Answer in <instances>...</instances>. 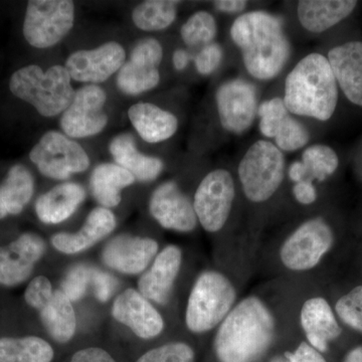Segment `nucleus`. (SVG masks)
Listing matches in <instances>:
<instances>
[{
    "label": "nucleus",
    "instance_id": "obj_1",
    "mask_svg": "<svg viewBox=\"0 0 362 362\" xmlns=\"http://www.w3.org/2000/svg\"><path fill=\"white\" fill-rule=\"evenodd\" d=\"M276 322L267 305L249 296L233 306L218 325L214 354L220 362H256L270 349Z\"/></svg>",
    "mask_w": 362,
    "mask_h": 362
},
{
    "label": "nucleus",
    "instance_id": "obj_2",
    "mask_svg": "<svg viewBox=\"0 0 362 362\" xmlns=\"http://www.w3.org/2000/svg\"><path fill=\"white\" fill-rule=\"evenodd\" d=\"M230 37L242 52L247 73L258 80L277 77L291 54L282 18L267 11L242 14L233 21Z\"/></svg>",
    "mask_w": 362,
    "mask_h": 362
},
{
    "label": "nucleus",
    "instance_id": "obj_3",
    "mask_svg": "<svg viewBox=\"0 0 362 362\" xmlns=\"http://www.w3.org/2000/svg\"><path fill=\"white\" fill-rule=\"evenodd\" d=\"M283 101L293 115L329 120L337 109L338 89L327 58L313 52L302 59L286 78Z\"/></svg>",
    "mask_w": 362,
    "mask_h": 362
},
{
    "label": "nucleus",
    "instance_id": "obj_4",
    "mask_svg": "<svg viewBox=\"0 0 362 362\" xmlns=\"http://www.w3.org/2000/svg\"><path fill=\"white\" fill-rule=\"evenodd\" d=\"M65 66L42 71L39 66H23L11 76L9 89L14 96L32 105L40 115L58 116L70 106L75 96Z\"/></svg>",
    "mask_w": 362,
    "mask_h": 362
},
{
    "label": "nucleus",
    "instance_id": "obj_5",
    "mask_svg": "<svg viewBox=\"0 0 362 362\" xmlns=\"http://www.w3.org/2000/svg\"><path fill=\"white\" fill-rule=\"evenodd\" d=\"M237 299L235 286L223 274L206 271L195 281L188 298L185 323L194 333H204L223 322Z\"/></svg>",
    "mask_w": 362,
    "mask_h": 362
},
{
    "label": "nucleus",
    "instance_id": "obj_6",
    "mask_svg": "<svg viewBox=\"0 0 362 362\" xmlns=\"http://www.w3.org/2000/svg\"><path fill=\"white\" fill-rule=\"evenodd\" d=\"M285 157L275 144L259 140L247 149L238 168L244 194L252 202L270 199L284 180Z\"/></svg>",
    "mask_w": 362,
    "mask_h": 362
},
{
    "label": "nucleus",
    "instance_id": "obj_7",
    "mask_svg": "<svg viewBox=\"0 0 362 362\" xmlns=\"http://www.w3.org/2000/svg\"><path fill=\"white\" fill-rule=\"evenodd\" d=\"M75 21V4L69 0H33L28 4L23 33L37 49L58 45L70 33Z\"/></svg>",
    "mask_w": 362,
    "mask_h": 362
},
{
    "label": "nucleus",
    "instance_id": "obj_8",
    "mask_svg": "<svg viewBox=\"0 0 362 362\" xmlns=\"http://www.w3.org/2000/svg\"><path fill=\"white\" fill-rule=\"evenodd\" d=\"M26 303L39 311L45 329L52 339L66 343L74 337L77 320L71 301L62 290H54L49 279H33L25 292Z\"/></svg>",
    "mask_w": 362,
    "mask_h": 362
},
{
    "label": "nucleus",
    "instance_id": "obj_9",
    "mask_svg": "<svg viewBox=\"0 0 362 362\" xmlns=\"http://www.w3.org/2000/svg\"><path fill=\"white\" fill-rule=\"evenodd\" d=\"M334 243L332 228L323 218L304 221L283 243L280 259L283 265L294 272L315 268Z\"/></svg>",
    "mask_w": 362,
    "mask_h": 362
},
{
    "label": "nucleus",
    "instance_id": "obj_10",
    "mask_svg": "<svg viewBox=\"0 0 362 362\" xmlns=\"http://www.w3.org/2000/svg\"><path fill=\"white\" fill-rule=\"evenodd\" d=\"M30 158L42 175L57 180L84 173L90 165L83 147L58 131L45 133L33 146Z\"/></svg>",
    "mask_w": 362,
    "mask_h": 362
},
{
    "label": "nucleus",
    "instance_id": "obj_11",
    "mask_svg": "<svg viewBox=\"0 0 362 362\" xmlns=\"http://www.w3.org/2000/svg\"><path fill=\"white\" fill-rule=\"evenodd\" d=\"M235 197V181L228 170L216 169L204 176L195 192L194 207L206 232L216 233L225 226Z\"/></svg>",
    "mask_w": 362,
    "mask_h": 362
},
{
    "label": "nucleus",
    "instance_id": "obj_12",
    "mask_svg": "<svg viewBox=\"0 0 362 362\" xmlns=\"http://www.w3.org/2000/svg\"><path fill=\"white\" fill-rule=\"evenodd\" d=\"M216 104L223 129L233 134H243L251 127L258 114V89L245 78H230L216 90Z\"/></svg>",
    "mask_w": 362,
    "mask_h": 362
},
{
    "label": "nucleus",
    "instance_id": "obj_13",
    "mask_svg": "<svg viewBox=\"0 0 362 362\" xmlns=\"http://www.w3.org/2000/svg\"><path fill=\"white\" fill-rule=\"evenodd\" d=\"M106 99V93L97 85H87L75 92L61 118L66 135L86 138L101 133L108 124V116L103 110Z\"/></svg>",
    "mask_w": 362,
    "mask_h": 362
},
{
    "label": "nucleus",
    "instance_id": "obj_14",
    "mask_svg": "<svg viewBox=\"0 0 362 362\" xmlns=\"http://www.w3.org/2000/svg\"><path fill=\"white\" fill-rule=\"evenodd\" d=\"M126 52L116 42H106L94 49L73 52L66 62L71 80L96 85L108 80L125 64Z\"/></svg>",
    "mask_w": 362,
    "mask_h": 362
},
{
    "label": "nucleus",
    "instance_id": "obj_15",
    "mask_svg": "<svg viewBox=\"0 0 362 362\" xmlns=\"http://www.w3.org/2000/svg\"><path fill=\"white\" fill-rule=\"evenodd\" d=\"M149 211L157 223L166 230L189 233L199 223L194 204L175 181L162 183L154 190L150 199Z\"/></svg>",
    "mask_w": 362,
    "mask_h": 362
},
{
    "label": "nucleus",
    "instance_id": "obj_16",
    "mask_svg": "<svg viewBox=\"0 0 362 362\" xmlns=\"http://www.w3.org/2000/svg\"><path fill=\"white\" fill-rule=\"evenodd\" d=\"M45 252L44 240L35 233L20 235L6 247H0V285L14 287L25 282Z\"/></svg>",
    "mask_w": 362,
    "mask_h": 362
},
{
    "label": "nucleus",
    "instance_id": "obj_17",
    "mask_svg": "<svg viewBox=\"0 0 362 362\" xmlns=\"http://www.w3.org/2000/svg\"><path fill=\"white\" fill-rule=\"evenodd\" d=\"M112 315L142 339H151L163 331L164 321L159 312L134 289L125 290L116 298Z\"/></svg>",
    "mask_w": 362,
    "mask_h": 362
},
{
    "label": "nucleus",
    "instance_id": "obj_18",
    "mask_svg": "<svg viewBox=\"0 0 362 362\" xmlns=\"http://www.w3.org/2000/svg\"><path fill=\"white\" fill-rule=\"evenodd\" d=\"M158 252L156 240L149 238L121 235L105 247L102 259L105 265L123 274L141 273Z\"/></svg>",
    "mask_w": 362,
    "mask_h": 362
},
{
    "label": "nucleus",
    "instance_id": "obj_19",
    "mask_svg": "<svg viewBox=\"0 0 362 362\" xmlns=\"http://www.w3.org/2000/svg\"><path fill=\"white\" fill-rule=\"evenodd\" d=\"M182 263L180 247L168 246L157 255L148 271L143 274L138 282L139 292L150 301L159 305L168 303L173 285Z\"/></svg>",
    "mask_w": 362,
    "mask_h": 362
},
{
    "label": "nucleus",
    "instance_id": "obj_20",
    "mask_svg": "<svg viewBox=\"0 0 362 362\" xmlns=\"http://www.w3.org/2000/svg\"><path fill=\"white\" fill-rule=\"evenodd\" d=\"M300 324L307 343L320 354L327 351L329 343L342 332L332 308L322 297L310 298L304 302L300 311Z\"/></svg>",
    "mask_w": 362,
    "mask_h": 362
},
{
    "label": "nucleus",
    "instance_id": "obj_21",
    "mask_svg": "<svg viewBox=\"0 0 362 362\" xmlns=\"http://www.w3.org/2000/svg\"><path fill=\"white\" fill-rule=\"evenodd\" d=\"M327 59L345 96L362 107V42H350L333 47Z\"/></svg>",
    "mask_w": 362,
    "mask_h": 362
},
{
    "label": "nucleus",
    "instance_id": "obj_22",
    "mask_svg": "<svg viewBox=\"0 0 362 362\" xmlns=\"http://www.w3.org/2000/svg\"><path fill=\"white\" fill-rule=\"evenodd\" d=\"M115 226L113 213L105 207H97L90 211L85 225L78 233H57L52 238V244L54 249L64 254H78L110 235Z\"/></svg>",
    "mask_w": 362,
    "mask_h": 362
},
{
    "label": "nucleus",
    "instance_id": "obj_23",
    "mask_svg": "<svg viewBox=\"0 0 362 362\" xmlns=\"http://www.w3.org/2000/svg\"><path fill=\"white\" fill-rule=\"evenodd\" d=\"M85 197L84 187L80 185L62 183L40 195L35 202V213L42 223L57 225L68 220L84 202Z\"/></svg>",
    "mask_w": 362,
    "mask_h": 362
},
{
    "label": "nucleus",
    "instance_id": "obj_24",
    "mask_svg": "<svg viewBox=\"0 0 362 362\" xmlns=\"http://www.w3.org/2000/svg\"><path fill=\"white\" fill-rule=\"evenodd\" d=\"M356 6L354 0H301L298 2V18L305 30L320 33L346 18Z\"/></svg>",
    "mask_w": 362,
    "mask_h": 362
},
{
    "label": "nucleus",
    "instance_id": "obj_25",
    "mask_svg": "<svg viewBox=\"0 0 362 362\" xmlns=\"http://www.w3.org/2000/svg\"><path fill=\"white\" fill-rule=\"evenodd\" d=\"M128 116L140 137L148 143L165 141L178 129L177 118L154 104H134L130 107Z\"/></svg>",
    "mask_w": 362,
    "mask_h": 362
},
{
    "label": "nucleus",
    "instance_id": "obj_26",
    "mask_svg": "<svg viewBox=\"0 0 362 362\" xmlns=\"http://www.w3.org/2000/svg\"><path fill=\"white\" fill-rule=\"evenodd\" d=\"M110 153L119 166L129 171L135 180L141 182L156 180L163 170V162L157 157L139 152L134 137L127 133L116 136L112 140Z\"/></svg>",
    "mask_w": 362,
    "mask_h": 362
},
{
    "label": "nucleus",
    "instance_id": "obj_27",
    "mask_svg": "<svg viewBox=\"0 0 362 362\" xmlns=\"http://www.w3.org/2000/svg\"><path fill=\"white\" fill-rule=\"evenodd\" d=\"M35 192V180L25 166L14 165L0 185V220L18 216L28 206Z\"/></svg>",
    "mask_w": 362,
    "mask_h": 362
},
{
    "label": "nucleus",
    "instance_id": "obj_28",
    "mask_svg": "<svg viewBox=\"0 0 362 362\" xmlns=\"http://www.w3.org/2000/svg\"><path fill=\"white\" fill-rule=\"evenodd\" d=\"M135 180L129 171L118 164H100L90 175V189L101 206L110 209L120 204L123 188L133 185Z\"/></svg>",
    "mask_w": 362,
    "mask_h": 362
},
{
    "label": "nucleus",
    "instance_id": "obj_29",
    "mask_svg": "<svg viewBox=\"0 0 362 362\" xmlns=\"http://www.w3.org/2000/svg\"><path fill=\"white\" fill-rule=\"evenodd\" d=\"M54 349L37 337L0 339V362H52Z\"/></svg>",
    "mask_w": 362,
    "mask_h": 362
},
{
    "label": "nucleus",
    "instance_id": "obj_30",
    "mask_svg": "<svg viewBox=\"0 0 362 362\" xmlns=\"http://www.w3.org/2000/svg\"><path fill=\"white\" fill-rule=\"evenodd\" d=\"M177 6L178 2L173 0H147L135 7L133 23L144 32L165 30L175 23Z\"/></svg>",
    "mask_w": 362,
    "mask_h": 362
},
{
    "label": "nucleus",
    "instance_id": "obj_31",
    "mask_svg": "<svg viewBox=\"0 0 362 362\" xmlns=\"http://www.w3.org/2000/svg\"><path fill=\"white\" fill-rule=\"evenodd\" d=\"M159 81L158 68L129 61L119 71L117 85L124 94L136 96L154 89Z\"/></svg>",
    "mask_w": 362,
    "mask_h": 362
},
{
    "label": "nucleus",
    "instance_id": "obj_32",
    "mask_svg": "<svg viewBox=\"0 0 362 362\" xmlns=\"http://www.w3.org/2000/svg\"><path fill=\"white\" fill-rule=\"evenodd\" d=\"M301 162L305 169V180L309 181L325 180L339 165L337 152L326 145H313L305 149Z\"/></svg>",
    "mask_w": 362,
    "mask_h": 362
},
{
    "label": "nucleus",
    "instance_id": "obj_33",
    "mask_svg": "<svg viewBox=\"0 0 362 362\" xmlns=\"http://www.w3.org/2000/svg\"><path fill=\"white\" fill-rule=\"evenodd\" d=\"M218 33V25L211 13L206 11L192 14L182 25L181 39L190 47L211 44Z\"/></svg>",
    "mask_w": 362,
    "mask_h": 362
},
{
    "label": "nucleus",
    "instance_id": "obj_34",
    "mask_svg": "<svg viewBox=\"0 0 362 362\" xmlns=\"http://www.w3.org/2000/svg\"><path fill=\"white\" fill-rule=\"evenodd\" d=\"M273 138L281 151L293 152L303 148L309 142L310 134L303 124L288 113L281 119Z\"/></svg>",
    "mask_w": 362,
    "mask_h": 362
},
{
    "label": "nucleus",
    "instance_id": "obj_35",
    "mask_svg": "<svg viewBox=\"0 0 362 362\" xmlns=\"http://www.w3.org/2000/svg\"><path fill=\"white\" fill-rule=\"evenodd\" d=\"M335 311L345 325L362 333V286H357L340 298Z\"/></svg>",
    "mask_w": 362,
    "mask_h": 362
},
{
    "label": "nucleus",
    "instance_id": "obj_36",
    "mask_svg": "<svg viewBox=\"0 0 362 362\" xmlns=\"http://www.w3.org/2000/svg\"><path fill=\"white\" fill-rule=\"evenodd\" d=\"M194 349L183 342H171L143 354L137 362H194Z\"/></svg>",
    "mask_w": 362,
    "mask_h": 362
},
{
    "label": "nucleus",
    "instance_id": "obj_37",
    "mask_svg": "<svg viewBox=\"0 0 362 362\" xmlns=\"http://www.w3.org/2000/svg\"><path fill=\"white\" fill-rule=\"evenodd\" d=\"M92 269V267L78 264L66 274L62 282V291L65 293L71 301H78L85 296L88 285L90 284Z\"/></svg>",
    "mask_w": 362,
    "mask_h": 362
},
{
    "label": "nucleus",
    "instance_id": "obj_38",
    "mask_svg": "<svg viewBox=\"0 0 362 362\" xmlns=\"http://www.w3.org/2000/svg\"><path fill=\"white\" fill-rule=\"evenodd\" d=\"M163 58V49L158 40L145 39L140 40L131 52L130 61L158 68Z\"/></svg>",
    "mask_w": 362,
    "mask_h": 362
},
{
    "label": "nucleus",
    "instance_id": "obj_39",
    "mask_svg": "<svg viewBox=\"0 0 362 362\" xmlns=\"http://www.w3.org/2000/svg\"><path fill=\"white\" fill-rule=\"evenodd\" d=\"M223 58V49L216 42L204 45L202 51L195 57V68L201 75H211L218 70Z\"/></svg>",
    "mask_w": 362,
    "mask_h": 362
},
{
    "label": "nucleus",
    "instance_id": "obj_40",
    "mask_svg": "<svg viewBox=\"0 0 362 362\" xmlns=\"http://www.w3.org/2000/svg\"><path fill=\"white\" fill-rule=\"evenodd\" d=\"M90 284L93 286L97 299L101 302H107L113 296L119 283L110 274L93 268Z\"/></svg>",
    "mask_w": 362,
    "mask_h": 362
},
{
    "label": "nucleus",
    "instance_id": "obj_41",
    "mask_svg": "<svg viewBox=\"0 0 362 362\" xmlns=\"http://www.w3.org/2000/svg\"><path fill=\"white\" fill-rule=\"evenodd\" d=\"M285 356L290 362H327L320 352L306 342H302L294 352H286Z\"/></svg>",
    "mask_w": 362,
    "mask_h": 362
},
{
    "label": "nucleus",
    "instance_id": "obj_42",
    "mask_svg": "<svg viewBox=\"0 0 362 362\" xmlns=\"http://www.w3.org/2000/svg\"><path fill=\"white\" fill-rule=\"evenodd\" d=\"M293 194L299 204H305V206L313 204L317 199L316 188L314 187L313 182L309 180H302L295 183L294 187H293Z\"/></svg>",
    "mask_w": 362,
    "mask_h": 362
},
{
    "label": "nucleus",
    "instance_id": "obj_43",
    "mask_svg": "<svg viewBox=\"0 0 362 362\" xmlns=\"http://www.w3.org/2000/svg\"><path fill=\"white\" fill-rule=\"evenodd\" d=\"M71 362H116L105 350L96 349V347H90L80 350L74 354Z\"/></svg>",
    "mask_w": 362,
    "mask_h": 362
},
{
    "label": "nucleus",
    "instance_id": "obj_44",
    "mask_svg": "<svg viewBox=\"0 0 362 362\" xmlns=\"http://www.w3.org/2000/svg\"><path fill=\"white\" fill-rule=\"evenodd\" d=\"M214 7L221 13H239L245 11L247 2L245 0H218L213 2Z\"/></svg>",
    "mask_w": 362,
    "mask_h": 362
},
{
    "label": "nucleus",
    "instance_id": "obj_45",
    "mask_svg": "<svg viewBox=\"0 0 362 362\" xmlns=\"http://www.w3.org/2000/svg\"><path fill=\"white\" fill-rule=\"evenodd\" d=\"M190 62L189 54L185 49H177L175 52L173 57V63L175 70L183 71L187 68Z\"/></svg>",
    "mask_w": 362,
    "mask_h": 362
},
{
    "label": "nucleus",
    "instance_id": "obj_46",
    "mask_svg": "<svg viewBox=\"0 0 362 362\" xmlns=\"http://www.w3.org/2000/svg\"><path fill=\"white\" fill-rule=\"evenodd\" d=\"M288 175H289L290 180H291L293 182L297 183L300 182V181L305 180V169L302 162H294V163L290 166Z\"/></svg>",
    "mask_w": 362,
    "mask_h": 362
},
{
    "label": "nucleus",
    "instance_id": "obj_47",
    "mask_svg": "<svg viewBox=\"0 0 362 362\" xmlns=\"http://www.w3.org/2000/svg\"><path fill=\"white\" fill-rule=\"evenodd\" d=\"M343 362H362V345L350 350Z\"/></svg>",
    "mask_w": 362,
    "mask_h": 362
},
{
    "label": "nucleus",
    "instance_id": "obj_48",
    "mask_svg": "<svg viewBox=\"0 0 362 362\" xmlns=\"http://www.w3.org/2000/svg\"><path fill=\"white\" fill-rule=\"evenodd\" d=\"M271 362H290L289 358L287 356H284V357L279 356L274 358Z\"/></svg>",
    "mask_w": 362,
    "mask_h": 362
}]
</instances>
